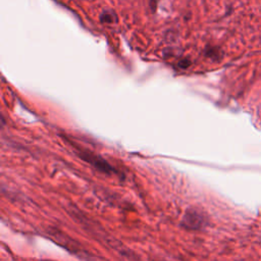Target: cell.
<instances>
[{
	"instance_id": "3",
	"label": "cell",
	"mask_w": 261,
	"mask_h": 261,
	"mask_svg": "<svg viewBox=\"0 0 261 261\" xmlns=\"http://www.w3.org/2000/svg\"><path fill=\"white\" fill-rule=\"evenodd\" d=\"M100 20L102 22H106V23H112L114 21L117 20L116 15L113 11H103L100 14Z\"/></svg>"
},
{
	"instance_id": "2",
	"label": "cell",
	"mask_w": 261,
	"mask_h": 261,
	"mask_svg": "<svg viewBox=\"0 0 261 261\" xmlns=\"http://www.w3.org/2000/svg\"><path fill=\"white\" fill-rule=\"evenodd\" d=\"M79 155L82 159H84L85 161L89 162L92 166H94L96 169H98L99 171L106 173V174H113L115 173V168L113 166H111L106 160H104L102 157L97 156L91 152H87V151H79Z\"/></svg>"
},
{
	"instance_id": "1",
	"label": "cell",
	"mask_w": 261,
	"mask_h": 261,
	"mask_svg": "<svg viewBox=\"0 0 261 261\" xmlns=\"http://www.w3.org/2000/svg\"><path fill=\"white\" fill-rule=\"evenodd\" d=\"M206 222L207 219L202 211L196 208H190L182 217L181 226L187 229H200L206 225Z\"/></svg>"
},
{
	"instance_id": "4",
	"label": "cell",
	"mask_w": 261,
	"mask_h": 261,
	"mask_svg": "<svg viewBox=\"0 0 261 261\" xmlns=\"http://www.w3.org/2000/svg\"><path fill=\"white\" fill-rule=\"evenodd\" d=\"M43 261H52V260H43Z\"/></svg>"
}]
</instances>
